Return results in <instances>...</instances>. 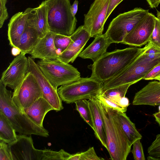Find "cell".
Returning <instances> with one entry per match:
<instances>
[{
  "label": "cell",
  "mask_w": 160,
  "mask_h": 160,
  "mask_svg": "<svg viewBox=\"0 0 160 160\" xmlns=\"http://www.w3.org/2000/svg\"><path fill=\"white\" fill-rule=\"evenodd\" d=\"M16 131L7 117L0 111V140L9 144L17 140Z\"/></svg>",
  "instance_id": "cell-25"
},
{
  "label": "cell",
  "mask_w": 160,
  "mask_h": 160,
  "mask_svg": "<svg viewBox=\"0 0 160 160\" xmlns=\"http://www.w3.org/2000/svg\"><path fill=\"white\" fill-rule=\"evenodd\" d=\"M79 153L80 160H102L104 159L97 156L93 147L90 148L85 152Z\"/></svg>",
  "instance_id": "cell-34"
},
{
  "label": "cell",
  "mask_w": 160,
  "mask_h": 160,
  "mask_svg": "<svg viewBox=\"0 0 160 160\" xmlns=\"http://www.w3.org/2000/svg\"><path fill=\"white\" fill-rule=\"evenodd\" d=\"M94 127V133L102 145L107 150L106 138L103 119L96 96L89 100Z\"/></svg>",
  "instance_id": "cell-22"
},
{
  "label": "cell",
  "mask_w": 160,
  "mask_h": 160,
  "mask_svg": "<svg viewBox=\"0 0 160 160\" xmlns=\"http://www.w3.org/2000/svg\"><path fill=\"white\" fill-rule=\"evenodd\" d=\"M149 12L148 10L136 8L114 18L105 33L111 43H122L127 34Z\"/></svg>",
  "instance_id": "cell-8"
},
{
  "label": "cell",
  "mask_w": 160,
  "mask_h": 160,
  "mask_svg": "<svg viewBox=\"0 0 160 160\" xmlns=\"http://www.w3.org/2000/svg\"><path fill=\"white\" fill-rule=\"evenodd\" d=\"M111 110L114 118L120 126L131 146L137 140L142 138V136L137 129L135 124L126 113L112 108Z\"/></svg>",
  "instance_id": "cell-23"
},
{
  "label": "cell",
  "mask_w": 160,
  "mask_h": 160,
  "mask_svg": "<svg viewBox=\"0 0 160 160\" xmlns=\"http://www.w3.org/2000/svg\"><path fill=\"white\" fill-rule=\"evenodd\" d=\"M36 63L56 90L58 86L76 81L81 78L76 68L58 59L40 60Z\"/></svg>",
  "instance_id": "cell-7"
},
{
  "label": "cell",
  "mask_w": 160,
  "mask_h": 160,
  "mask_svg": "<svg viewBox=\"0 0 160 160\" xmlns=\"http://www.w3.org/2000/svg\"><path fill=\"white\" fill-rule=\"evenodd\" d=\"M41 39L37 30L27 20L25 29L20 38L18 48L21 52L29 54Z\"/></svg>",
  "instance_id": "cell-24"
},
{
  "label": "cell",
  "mask_w": 160,
  "mask_h": 160,
  "mask_svg": "<svg viewBox=\"0 0 160 160\" xmlns=\"http://www.w3.org/2000/svg\"><path fill=\"white\" fill-rule=\"evenodd\" d=\"M148 45V44L142 48H128L107 52L88 66L92 71L91 77L105 82L126 69Z\"/></svg>",
  "instance_id": "cell-1"
},
{
  "label": "cell",
  "mask_w": 160,
  "mask_h": 160,
  "mask_svg": "<svg viewBox=\"0 0 160 160\" xmlns=\"http://www.w3.org/2000/svg\"><path fill=\"white\" fill-rule=\"evenodd\" d=\"M149 156L154 160H160V133L158 134L156 139L148 149Z\"/></svg>",
  "instance_id": "cell-31"
},
{
  "label": "cell",
  "mask_w": 160,
  "mask_h": 160,
  "mask_svg": "<svg viewBox=\"0 0 160 160\" xmlns=\"http://www.w3.org/2000/svg\"><path fill=\"white\" fill-rule=\"evenodd\" d=\"M8 145L12 160H42L43 150L34 148L31 135H17V140Z\"/></svg>",
  "instance_id": "cell-13"
},
{
  "label": "cell",
  "mask_w": 160,
  "mask_h": 160,
  "mask_svg": "<svg viewBox=\"0 0 160 160\" xmlns=\"http://www.w3.org/2000/svg\"><path fill=\"white\" fill-rule=\"evenodd\" d=\"M110 0H95L88 13L84 14V26L91 37L102 35Z\"/></svg>",
  "instance_id": "cell-10"
},
{
  "label": "cell",
  "mask_w": 160,
  "mask_h": 160,
  "mask_svg": "<svg viewBox=\"0 0 160 160\" xmlns=\"http://www.w3.org/2000/svg\"><path fill=\"white\" fill-rule=\"evenodd\" d=\"M29 71L32 72L39 84L42 97L58 112L63 108L62 100L56 89L42 72L37 63L31 57H28Z\"/></svg>",
  "instance_id": "cell-14"
},
{
  "label": "cell",
  "mask_w": 160,
  "mask_h": 160,
  "mask_svg": "<svg viewBox=\"0 0 160 160\" xmlns=\"http://www.w3.org/2000/svg\"><path fill=\"white\" fill-rule=\"evenodd\" d=\"M117 103L122 107L126 108L130 104L128 98L125 97L121 98Z\"/></svg>",
  "instance_id": "cell-39"
},
{
  "label": "cell",
  "mask_w": 160,
  "mask_h": 160,
  "mask_svg": "<svg viewBox=\"0 0 160 160\" xmlns=\"http://www.w3.org/2000/svg\"><path fill=\"white\" fill-rule=\"evenodd\" d=\"M27 13V20L37 31L41 38L49 31L48 22V7L43 1L36 8H28L26 9Z\"/></svg>",
  "instance_id": "cell-16"
},
{
  "label": "cell",
  "mask_w": 160,
  "mask_h": 160,
  "mask_svg": "<svg viewBox=\"0 0 160 160\" xmlns=\"http://www.w3.org/2000/svg\"><path fill=\"white\" fill-rule=\"evenodd\" d=\"M21 52L2 73L0 82L14 90L19 86L29 72L28 58Z\"/></svg>",
  "instance_id": "cell-11"
},
{
  "label": "cell",
  "mask_w": 160,
  "mask_h": 160,
  "mask_svg": "<svg viewBox=\"0 0 160 160\" xmlns=\"http://www.w3.org/2000/svg\"><path fill=\"white\" fill-rule=\"evenodd\" d=\"M157 80H159L160 82V77L158 78Z\"/></svg>",
  "instance_id": "cell-46"
},
{
  "label": "cell",
  "mask_w": 160,
  "mask_h": 160,
  "mask_svg": "<svg viewBox=\"0 0 160 160\" xmlns=\"http://www.w3.org/2000/svg\"><path fill=\"white\" fill-rule=\"evenodd\" d=\"M123 0H110L105 21L116 7Z\"/></svg>",
  "instance_id": "cell-38"
},
{
  "label": "cell",
  "mask_w": 160,
  "mask_h": 160,
  "mask_svg": "<svg viewBox=\"0 0 160 160\" xmlns=\"http://www.w3.org/2000/svg\"><path fill=\"white\" fill-rule=\"evenodd\" d=\"M100 109L104 124L107 150L112 160H126L131 147L120 126L114 119L111 108L99 100Z\"/></svg>",
  "instance_id": "cell-3"
},
{
  "label": "cell",
  "mask_w": 160,
  "mask_h": 160,
  "mask_svg": "<svg viewBox=\"0 0 160 160\" xmlns=\"http://www.w3.org/2000/svg\"><path fill=\"white\" fill-rule=\"evenodd\" d=\"M56 34L49 31L41 38L29 54L33 58L40 60L57 59L60 52L56 48L54 39Z\"/></svg>",
  "instance_id": "cell-17"
},
{
  "label": "cell",
  "mask_w": 160,
  "mask_h": 160,
  "mask_svg": "<svg viewBox=\"0 0 160 160\" xmlns=\"http://www.w3.org/2000/svg\"><path fill=\"white\" fill-rule=\"evenodd\" d=\"M70 37L72 39L70 44L57 58L67 63L74 62L91 38L90 33L83 25L79 26Z\"/></svg>",
  "instance_id": "cell-15"
},
{
  "label": "cell",
  "mask_w": 160,
  "mask_h": 160,
  "mask_svg": "<svg viewBox=\"0 0 160 160\" xmlns=\"http://www.w3.org/2000/svg\"><path fill=\"white\" fill-rule=\"evenodd\" d=\"M155 17L149 12L127 34L122 43L141 47L148 42L154 28Z\"/></svg>",
  "instance_id": "cell-12"
},
{
  "label": "cell",
  "mask_w": 160,
  "mask_h": 160,
  "mask_svg": "<svg viewBox=\"0 0 160 160\" xmlns=\"http://www.w3.org/2000/svg\"><path fill=\"white\" fill-rule=\"evenodd\" d=\"M157 17L160 19V11H157Z\"/></svg>",
  "instance_id": "cell-44"
},
{
  "label": "cell",
  "mask_w": 160,
  "mask_h": 160,
  "mask_svg": "<svg viewBox=\"0 0 160 160\" xmlns=\"http://www.w3.org/2000/svg\"><path fill=\"white\" fill-rule=\"evenodd\" d=\"M148 45L147 48L149 45L148 42ZM145 50L124 70L103 83L102 91L127 83L134 84L143 79L144 76L160 62V56L151 57L145 52Z\"/></svg>",
  "instance_id": "cell-4"
},
{
  "label": "cell",
  "mask_w": 160,
  "mask_h": 160,
  "mask_svg": "<svg viewBox=\"0 0 160 160\" xmlns=\"http://www.w3.org/2000/svg\"><path fill=\"white\" fill-rule=\"evenodd\" d=\"M0 160H12L8 144L0 140Z\"/></svg>",
  "instance_id": "cell-35"
},
{
  "label": "cell",
  "mask_w": 160,
  "mask_h": 160,
  "mask_svg": "<svg viewBox=\"0 0 160 160\" xmlns=\"http://www.w3.org/2000/svg\"><path fill=\"white\" fill-rule=\"evenodd\" d=\"M27 13L18 12L11 18L8 24V39L9 45L18 48L20 38L25 29L27 22Z\"/></svg>",
  "instance_id": "cell-19"
},
{
  "label": "cell",
  "mask_w": 160,
  "mask_h": 160,
  "mask_svg": "<svg viewBox=\"0 0 160 160\" xmlns=\"http://www.w3.org/2000/svg\"><path fill=\"white\" fill-rule=\"evenodd\" d=\"M141 139L135 141L133 144V146L131 152L135 160H145L142 145L140 142Z\"/></svg>",
  "instance_id": "cell-33"
},
{
  "label": "cell",
  "mask_w": 160,
  "mask_h": 160,
  "mask_svg": "<svg viewBox=\"0 0 160 160\" xmlns=\"http://www.w3.org/2000/svg\"><path fill=\"white\" fill-rule=\"evenodd\" d=\"M41 97H42L41 89L32 74L29 71L20 85L14 90L12 98L22 111Z\"/></svg>",
  "instance_id": "cell-9"
},
{
  "label": "cell",
  "mask_w": 160,
  "mask_h": 160,
  "mask_svg": "<svg viewBox=\"0 0 160 160\" xmlns=\"http://www.w3.org/2000/svg\"><path fill=\"white\" fill-rule=\"evenodd\" d=\"M103 83L91 77L80 78L77 81L62 85L57 89L62 101L68 104L89 100L100 93Z\"/></svg>",
  "instance_id": "cell-6"
},
{
  "label": "cell",
  "mask_w": 160,
  "mask_h": 160,
  "mask_svg": "<svg viewBox=\"0 0 160 160\" xmlns=\"http://www.w3.org/2000/svg\"><path fill=\"white\" fill-rule=\"evenodd\" d=\"M133 105H160V82H149L135 94Z\"/></svg>",
  "instance_id": "cell-18"
},
{
  "label": "cell",
  "mask_w": 160,
  "mask_h": 160,
  "mask_svg": "<svg viewBox=\"0 0 160 160\" xmlns=\"http://www.w3.org/2000/svg\"><path fill=\"white\" fill-rule=\"evenodd\" d=\"M96 97L98 100L106 107L124 112L127 111V108L122 107L117 102L110 99L102 94L101 92L97 95Z\"/></svg>",
  "instance_id": "cell-30"
},
{
  "label": "cell",
  "mask_w": 160,
  "mask_h": 160,
  "mask_svg": "<svg viewBox=\"0 0 160 160\" xmlns=\"http://www.w3.org/2000/svg\"><path fill=\"white\" fill-rule=\"evenodd\" d=\"M149 42L160 48V19L156 17L154 28Z\"/></svg>",
  "instance_id": "cell-32"
},
{
  "label": "cell",
  "mask_w": 160,
  "mask_h": 160,
  "mask_svg": "<svg viewBox=\"0 0 160 160\" xmlns=\"http://www.w3.org/2000/svg\"><path fill=\"white\" fill-rule=\"evenodd\" d=\"M76 110L85 121L94 130L92 116L90 107L89 100L84 99L75 102Z\"/></svg>",
  "instance_id": "cell-26"
},
{
  "label": "cell",
  "mask_w": 160,
  "mask_h": 160,
  "mask_svg": "<svg viewBox=\"0 0 160 160\" xmlns=\"http://www.w3.org/2000/svg\"><path fill=\"white\" fill-rule=\"evenodd\" d=\"M71 41L70 37L56 34L54 39V44L56 48L61 53L67 48Z\"/></svg>",
  "instance_id": "cell-29"
},
{
  "label": "cell",
  "mask_w": 160,
  "mask_h": 160,
  "mask_svg": "<svg viewBox=\"0 0 160 160\" xmlns=\"http://www.w3.org/2000/svg\"><path fill=\"white\" fill-rule=\"evenodd\" d=\"M153 115L156 121L160 126V113L158 112H156L153 114Z\"/></svg>",
  "instance_id": "cell-42"
},
{
  "label": "cell",
  "mask_w": 160,
  "mask_h": 160,
  "mask_svg": "<svg viewBox=\"0 0 160 160\" xmlns=\"http://www.w3.org/2000/svg\"><path fill=\"white\" fill-rule=\"evenodd\" d=\"M78 1L77 0H75L73 4L71 6V11L72 15L75 17L77 13L78 9Z\"/></svg>",
  "instance_id": "cell-40"
},
{
  "label": "cell",
  "mask_w": 160,
  "mask_h": 160,
  "mask_svg": "<svg viewBox=\"0 0 160 160\" xmlns=\"http://www.w3.org/2000/svg\"><path fill=\"white\" fill-rule=\"evenodd\" d=\"M132 84L127 83L110 88L102 91L101 93L117 103L121 98L125 97L128 88Z\"/></svg>",
  "instance_id": "cell-27"
},
{
  "label": "cell",
  "mask_w": 160,
  "mask_h": 160,
  "mask_svg": "<svg viewBox=\"0 0 160 160\" xmlns=\"http://www.w3.org/2000/svg\"><path fill=\"white\" fill-rule=\"evenodd\" d=\"M43 150L42 160H69L72 155L63 149L58 151L46 148Z\"/></svg>",
  "instance_id": "cell-28"
},
{
  "label": "cell",
  "mask_w": 160,
  "mask_h": 160,
  "mask_svg": "<svg viewBox=\"0 0 160 160\" xmlns=\"http://www.w3.org/2000/svg\"><path fill=\"white\" fill-rule=\"evenodd\" d=\"M12 93L0 82V111L8 118L16 132L20 134L48 137L49 132L39 126L13 102Z\"/></svg>",
  "instance_id": "cell-2"
},
{
  "label": "cell",
  "mask_w": 160,
  "mask_h": 160,
  "mask_svg": "<svg viewBox=\"0 0 160 160\" xmlns=\"http://www.w3.org/2000/svg\"><path fill=\"white\" fill-rule=\"evenodd\" d=\"M160 77V62L154 67L144 77L146 80H157Z\"/></svg>",
  "instance_id": "cell-37"
},
{
  "label": "cell",
  "mask_w": 160,
  "mask_h": 160,
  "mask_svg": "<svg viewBox=\"0 0 160 160\" xmlns=\"http://www.w3.org/2000/svg\"><path fill=\"white\" fill-rule=\"evenodd\" d=\"M158 109H159V112H158L159 113H160V105H159Z\"/></svg>",
  "instance_id": "cell-45"
},
{
  "label": "cell",
  "mask_w": 160,
  "mask_h": 160,
  "mask_svg": "<svg viewBox=\"0 0 160 160\" xmlns=\"http://www.w3.org/2000/svg\"><path fill=\"white\" fill-rule=\"evenodd\" d=\"M0 28L2 27L5 20L8 18L6 5L7 0H0Z\"/></svg>",
  "instance_id": "cell-36"
},
{
  "label": "cell",
  "mask_w": 160,
  "mask_h": 160,
  "mask_svg": "<svg viewBox=\"0 0 160 160\" xmlns=\"http://www.w3.org/2000/svg\"><path fill=\"white\" fill-rule=\"evenodd\" d=\"M20 52H21L18 48L13 47L12 50V53L13 55L17 56L18 55H19Z\"/></svg>",
  "instance_id": "cell-43"
},
{
  "label": "cell",
  "mask_w": 160,
  "mask_h": 160,
  "mask_svg": "<svg viewBox=\"0 0 160 160\" xmlns=\"http://www.w3.org/2000/svg\"><path fill=\"white\" fill-rule=\"evenodd\" d=\"M51 110H55V109L44 98L41 97L22 111L36 124L44 128L43 123L45 116Z\"/></svg>",
  "instance_id": "cell-21"
},
{
  "label": "cell",
  "mask_w": 160,
  "mask_h": 160,
  "mask_svg": "<svg viewBox=\"0 0 160 160\" xmlns=\"http://www.w3.org/2000/svg\"><path fill=\"white\" fill-rule=\"evenodd\" d=\"M151 8H156L160 3V0H146Z\"/></svg>",
  "instance_id": "cell-41"
},
{
  "label": "cell",
  "mask_w": 160,
  "mask_h": 160,
  "mask_svg": "<svg viewBox=\"0 0 160 160\" xmlns=\"http://www.w3.org/2000/svg\"><path fill=\"white\" fill-rule=\"evenodd\" d=\"M93 42L79 54L78 57L84 59H90L94 62L107 52L111 43L105 34L94 38Z\"/></svg>",
  "instance_id": "cell-20"
},
{
  "label": "cell",
  "mask_w": 160,
  "mask_h": 160,
  "mask_svg": "<svg viewBox=\"0 0 160 160\" xmlns=\"http://www.w3.org/2000/svg\"><path fill=\"white\" fill-rule=\"evenodd\" d=\"M48 7L49 31L70 37L75 32L77 20L71 11L70 0H45Z\"/></svg>",
  "instance_id": "cell-5"
}]
</instances>
